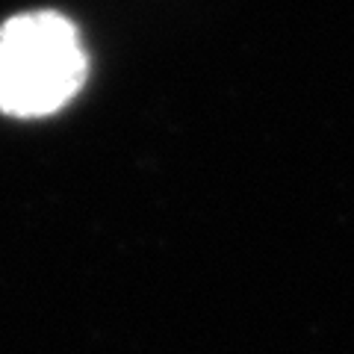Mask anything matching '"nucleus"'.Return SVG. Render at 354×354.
Instances as JSON below:
<instances>
[{
	"mask_svg": "<svg viewBox=\"0 0 354 354\" xmlns=\"http://www.w3.org/2000/svg\"><path fill=\"white\" fill-rule=\"evenodd\" d=\"M86 77L74 27L53 12H32L0 27V109L48 115L68 104Z\"/></svg>",
	"mask_w": 354,
	"mask_h": 354,
	"instance_id": "1",
	"label": "nucleus"
}]
</instances>
